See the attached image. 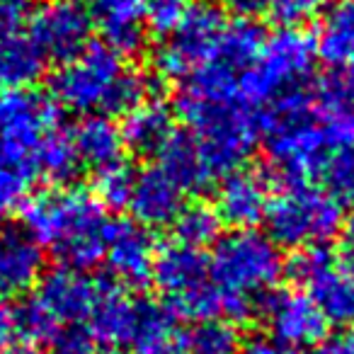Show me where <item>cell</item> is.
<instances>
[{
  "instance_id": "1",
  "label": "cell",
  "mask_w": 354,
  "mask_h": 354,
  "mask_svg": "<svg viewBox=\"0 0 354 354\" xmlns=\"http://www.w3.org/2000/svg\"><path fill=\"white\" fill-rule=\"evenodd\" d=\"M22 226L66 270L85 272L104 260L109 218L104 204L83 189L41 192L25 204Z\"/></svg>"
},
{
  "instance_id": "2",
  "label": "cell",
  "mask_w": 354,
  "mask_h": 354,
  "mask_svg": "<svg viewBox=\"0 0 354 354\" xmlns=\"http://www.w3.org/2000/svg\"><path fill=\"white\" fill-rule=\"evenodd\" d=\"M148 93V80L104 44H90L51 78L54 102L85 117H127L146 102Z\"/></svg>"
},
{
  "instance_id": "3",
  "label": "cell",
  "mask_w": 354,
  "mask_h": 354,
  "mask_svg": "<svg viewBox=\"0 0 354 354\" xmlns=\"http://www.w3.org/2000/svg\"><path fill=\"white\" fill-rule=\"evenodd\" d=\"M212 281L221 296V315L228 323H245L284 274L277 245L262 233L233 231L218 238L209 257Z\"/></svg>"
},
{
  "instance_id": "4",
  "label": "cell",
  "mask_w": 354,
  "mask_h": 354,
  "mask_svg": "<svg viewBox=\"0 0 354 354\" xmlns=\"http://www.w3.org/2000/svg\"><path fill=\"white\" fill-rule=\"evenodd\" d=\"M177 112L189 124V136L197 143V153L209 180H223L236 170L255 148L260 136V112L243 100L231 102H202L177 95Z\"/></svg>"
},
{
  "instance_id": "5",
  "label": "cell",
  "mask_w": 354,
  "mask_h": 354,
  "mask_svg": "<svg viewBox=\"0 0 354 354\" xmlns=\"http://www.w3.org/2000/svg\"><path fill=\"white\" fill-rule=\"evenodd\" d=\"M151 279L175 318L204 323L221 315V296L212 281L209 255L199 248L177 241L162 248L153 262Z\"/></svg>"
},
{
  "instance_id": "6",
  "label": "cell",
  "mask_w": 354,
  "mask_h": 354,
  "mask_svg": "<svg viewBox=\"0 0 354 354\" xmlns=\"http://www.w3.org/2000/svg\"><path fill=\"white\" fill-rule=\"evenodd\" d=\"M318 59L315 37L301 27H284L267 37L257 61L241 78V97L250 107L270 104L281 93L304 88Z\"/></svg>"
},
{
  "instance_id": "7",
  "label": "cell",
  "mask_w": 354,
  "mask_h": 354,
  "mask_svg": "<svg viewBox=\"0 0 354 354\" xmlns=\"http://www.w3.org/2000/svg\"><path fill=\"white\" fill-rule=\"evenodd\" d=\"M267 233L274 245L299 250L306 245H328L342 226V204L325 189L310 185L279 189L265 214Z\"/></svg>"
},
{
  "instance_id": "8",
  "label": "cell",
  "mask_w": 354,
  "mask_h": 354,
  "mask_svg": "<svg viewBox=\"0 0 354 354\" xmlns=\"http://www.w3.org/2000/svg\"><path fill=\"white\" fill-rule=\"evenodd\" d=\"M59 129L56 102L39 93L3 90L0 93V162L25 172L39 175L41 146Z\"/></svg>"
},
{
  "instance_id": "9",
  "label": "cell",
  "mask_w": 354,
  "mask_h": 354,
  "mask_svg": "<svg viewBox=\"0 0 354 354\" xmlns=\"http://www.w3.org/2000/svg\"><path fill=\"white\" fill-rule=\"evenodd\" d=\"M226 15L214 3H194L185 22L162 39L153 54L156 71L162 78H187L207 64L216 51L218 39L226 30Z\"/></svg>"
},
{
  "instance_id": "10",
  "label": "cell",
  "mask_w": 354,
  "mask_h": 354,
  "mask_svg": "<svg viewBox=\"0 0 354 354\" xmlns=\"http://www.w3.org/2000/svg\"><path fill=\"white\" fill-rule=\"evenodd\" d=\"M90 35V12H85L73 0H51L32 12L27 37L39 49L41 59L59 61L64 66L93 44Z\"/></svg>"
},
{
  "instance_id": "11",
  "label": "cell",
  "mask_w": 354,
  "mask_h": 354,
  "mask_svg": "<svg viewBox=\"0 0 354 354\" xmlns=\"http://www.w3.org/2000/svg\"><path fill=\"white\" fill-rule=\"evenodd\" d=\"M257 313L270 325L272 337L289 347H318L328 333V320L304 291H270L257 304Z\"/></svg>"
},
{
  "instance_id": "12",
  "label": "cell",
  "mask_w": 354,
  "mask_h": 354,
  "mask_svg": "<svg viewBox=\"0 0 354 354\" xmlns=\"http://www.w3.org/2000/svg\"><path fill=\"white\" fill-rule=\"evenodd\" d=\"M156 243L148 228L136 221H109L104 241V260L117 284L141 289L151 281L156 262Z\"/></svg>"
},
{
  "instance_id": "13",
  "label": "cell",
  "mask_w": 354,
  "mask_h": 354,
  "mask_svg": "<svg viewBox=\"0 0 354 354\" xmlns=\"http://www.w3.org/2000/svg\"><path fill=\"white\" fill-rule=\"evenodd\" d=\"M185 189L167 177L160 167H143L133 172L131 194H129V212L143 228L175 226L177 216L187 207Z\"/></svg>"
},
{
  "instance_id": "14",
  "label": "cell",
  "mask_w": 354,
  "mask_h": 354,
  "mask_svg": "<svg viewBox=\"0 0 354 354\" xmlns=\"http://www.w3.org/2000/svg\"><path fill=\"white\" fill-rule=\"evenodd\" d=\"M270 187L267 177L262 172L252 170H236L226 175L218 185L216 192V209L221 223H228L236 231H248L265 221L267 207H270Z\"/></svg>"
},
{
  "instance_id": "15",
  "label": "cell",
  "mask_w": 354,
  "mask_h": 354,
  "mask_svg": "<svg viewBox=\"0 0 354 354\" xmlns=\"http://www.w3.org/2000/svg\"><path fill=\"white\" fill-rule=\"evenodd\" d=\"M97 294L100 279H90L85 277V272L61 267L39 281L35 299L64 328V325H78L80 320H88Z\"/></svg>"
},
{
  "instance_id": "16",
  "label": "cell",
  "mask_w": 354,
  "mask_h": 354,
  "mask_svg": "<svg viewBox=\"0 0 354 354\" xmlns=\"http://www.w3.org/2000/svg\"><path fill=\"white\" fill-rule=\"evenodd\" d=\"M44 272V252L25 226L0 228V299L22 296Z\"/></svg>"
},
{
  "instance_id": "17",
  "label": "cell",
  "mask_w": 354,
  "mask_h": 354,
  "mask_svg": "<svg viewBox=\"0 0 354 354\" xmlns=\"http://www.w3.org/2000/svg\"><path fill=\"white\" fill-rule=\"evenodd\" d=\"M138 304L124 294V289L112 279H100V294L90 313V335L104 347H124L131 344L138 320Z\"/></svg>"
},
{
  "instance_id": "18",
  "label": "cell",
  "mask_w": 354,
  "mask_h": 354,
  "mask_svg": "<svg viewBox=\"0 0 354 354\" xmlns=\"http://www.w3.org/2000/svg\"><path fill=\"white\" fill-rule=\"evenodd\" d=\"M90 20L97 22L104 37V46L119 56H129L141 49L146 39V0H88Z\"/></svg>"
},
{
  "instance_id": "19",
  "label": "cell",
  "mask_w": 354,
  "mask_h": 354,
  "mask_svg": "<svg viewBox=\"0 0 354 354\" xmlns=\"http://www.w3.org/2000/svg\"><path fill=\"white\" fill-rule=\"evenodd\" d=\"M73 143L75 158L80 162V170H93L95 175L119 165L124 156L122 129L112 124L107 117H85L73 131H68Z\"/></svg>"
},
{
  "instance_id": "20",
  "label": "cell",
  "mask_w": 354,
  "mask_h": 354,
  "mask_svg": "<svg viewBox=\"0 0 354 354\" xmlns=\"http://www.w3.org/2000/svg\"><path fill=\"white\" fill-rule=\"evenodd\" d=\"M315 117L328 129L330 138L354 136V75L333 71L323 75L310 90Z\"/></svg>"
},
{
  "instance_id": "21",
  "label": "cell",
  "mask_w": 354,
  "mask_h": 354,
  "mask_svg": "<svg viewBox=\"0 0 354 354\" xmlns=\"http://www.w3.org/2000/svg\"><path fill=\"white\" fill-rule=\"evenodd\" d=\"M129 347L133 354H187L185 333L177 328V318L165 306L141 301L138 304L136 330Z\"/></svg>"
},
{
  "instance_id": "22",
  "label": "cell",
  "mask_w": 354,
  "mask_h": 354,
  "mask_svg": "<svg viewBox=\"0 0 354 354\" xmlns=\"http://www.w3.org/2000/svg\"><path fill=\"white\" fill-rule=\"evenodd\" d=\"M172 112L160 102H143L131 114H127L122 127L124 146L138 156H158L175 133Z\"/></svg>"
},
{
  "instance_id": "23",
  "label": "cell",
  "mask_w": 354,
  "mask_h": 354,
  "mask_svg": "<svg viewBox=\"0 0 354 354\" xmlns=\"http://www.w3.org/2000/svg\"><path fill=\"white\" fill-rule=\"evenodd\" d=\"M315 49L335 68L354 66V0H337L323 12Z\"/></svg>"
},
{
  "instance_id": "24",
  "label": "cell",
  "mask_w": 354,
  "mask_h": 354,
  "mask_svg": "<svg viewBox=\"0 0 354 354\" xmlns=\"http://www.w3.org/2000/svg\"><path fill=\"white\" fill-rule=\"evenodd\" d=\"M306 291L328 325H339V328L354 325V274L337 267V260Z\"/></svg>"
},
{
  "instance_id": "25",
  "label": "cell",
  "mask_w": 354,
  "mask_h": 354,
  "mask_svg": "<svg viewBox=\"0 0 354 354\" xmlns=\"http://www.w3.org/2000/svg\"><path fill=\"white\" fill-rule=\"evenodd\" d=\"M44 68L39 49L27 35L0 30V88L27 90Z\"/></svg>"
},
{
  "instance_id": "26",
  "label": "cell",
  "mask_w": 354,
  "mask_h": 354,
  "mask_svg": "<svg viewBox=\"0 0 354 354\" xmlns=\"http://www.w3.org/2000/svg\"><path fill=\"white\" fill-rule=\"evenodd\" d=\"M160 158V170L167 177H172L185 192H192V189L207 187L212 180H209L207 170L202 165V158L197 153V143L189 133L175 131L170 141L162 146V151L158 153Z\"/></svg>"
},
{
  "instance_id": "27",
  "label": "cell",
  "mask_w": 354,
  "mask_h": 354,
  "mask_svg": "<svg viewBox=\"0 0 354 354\" xmlns=\"http://www.w3.org/2000/svg\"><path fill=\"white\" fill-rule=\"evenodd\" d=\"M226 6L241 15V20L267 17L279 30L284 27H301L315 17L323 8V0H226Z\"/></svg>"
},
{
  "instance_id": "28",
  "label": "cell",
  "mask_w": 354,
  "mask_h": 354,
  "mask_svg": "<svg viewBox=\"0 0 354 354\" xmlns=\"http://www.w3.org/2000/svg\"><path fill=\"white\" fill-rule=\"evenodd\" d=\"M320 177H323L325 192L335 202L354 204V136L333 141Z\"/></svg>"
},
{
  "instance_id": "29",
  "label": "cell",
  "mask_w": 354,
  "mask_h": 354,
  "mask_svg": "<svg viewBox=\"0 0 354 354\" xmlns=\"http://www.w3.org/2000/svg\"><path fill=\"white\" fill-rule=\"evenodd\" d=\"M187 354H241L238 330L228 320H204L185 333Z\"/></svg>"
},
{
  "instance_id": "30",
  "label": "cell",
  "mask_w": 354,
  "mask_h": 354,
  "mask_svg": "<svg viewBox=\"0 0 354 354\" xmlns=\"http://www.w3.org/2000/svg\"><path fill=\"white\" fill-rule=\"evenodd\" d=\"M37 172L49 177L51 183H59V185L71 183V180L78 175L80 162H78V158H75L68 131L56 129V131L46 138V143L41 146V153H39Z\"/></svg>"
},
{
  "instance_id": "31",
  "label": "cell",
  "mask_w": 354,
  "mask_h": 354,
  "mask_svg": "<svg viewBox=\"0 0 354 354\" xmlns=\"http://www.w3.org/2000/svg\"><path fill=\"white\" fill-rule=\"evenodd\" d=\"M218 231H221V218H218L216 209L209 204H192L185 207L183 214L175 221V236L177 243L189 248H199L218 241Z\"/></svg>"
},
{
  "instance_id": "32",
  "label": "cell",
  "mask_w": 354,
  "mask_h": 354,
  "mask_svg": "<svg viewBox=\"0 0 354 354\" xmlns=\"http://www.w3.org/2000/svg\"><path fill=\"white\" fill-rule=\"evenodd\" d=\"M15 328L17 339H22L30 347H37V344L54 342L61 325L46 313V308L35 296H30V299H25L22 304L15 306Z\"/></svg>"
},
{
  "instance_id": "33",
  "label": "cell",
  "mask_w": 354,
  "mask_h": 354,
  "mask_svg": "<svg viewBox=\"0 0 354 354\" xmlns=\"http://www.w3.org/2000/svg\"><path fill=\"white\" fill-rule=\"evenodd\" d=\"M335 265V252L328 245H306L291 252V257L284 262V274L289 281L301 289H308L325 270Z\"/></svg>"
},
{
  "instance_id": "34",
  "label": "cell",
  "mask_w": 354,
  "mask_h": 354,
  "mask_svg": "<svg viewBox=\"0 0 354 354\" xmlns=\"http://www.w3.org/2000/svg\"><path fill=\"white\" fill-rule=\"evenodd\" d=\"M192 6L194 0H146V12H143L146 30L165 39L183 25Z\"/></svg>"
},
{
  "instance_id": "35",
  "label": "cell",
  "mask_w": 354,
  "mask_h": 354,
  "mask_svg": "<svg viewBox=\"0 0 354 354\" xmlns=\"http://www.w3.org/2000/svg\"><path fill=\"white\" fill-rule=\"evenodd\" d=\"M97 177V199L104 207L122 209L129 204V194H131V183H133V172L129 170L124 162L109 167V170L100 172Z\"/></svg>"
},
{
  "instance_id": "36",
  "label": "cell",
  "mask_w": 354,
  "mask_h": 354,
  "mask_svg": "<svg viewBox=\"0 0 354 354\" xmlns=\"http://www.w3.org/2000/svg\"><path fill=\"white\" fill-rule=\"evenodd\" d=\"M30 180L32 177H27L25 172L0 162V221L6 216H10L25 202L27 189H30Z\"/></svg>"
},
{
  "instance_id": "37",
  "label": "cell",
  "mask_w": 354,
  "mask_h": 354,
  "mask_svg": "<svg viewBox=\"0 0 354 354\" xmlns=\"http://www.w3.org/2000/svg\"><path fill=\"white\" fill-rule=\"evenodd\" d=\"M51 354H95V339L88 328L66 325L51 342Z\"/></svg>"
},
{
  "instance_id": "38",
  "label": "cell",
  "mask_w": 354,
  "mask_h": 354,
  "mask_svg": "<svg viewBox=\"0 0 354 354\" xmlns=\"http://www.w3.org/2000/svg\"><path fill=\"white\" fill-rule=\"evenodd\" d=\"M241 354H299V349L279 342L272 335H255L243 344Z\"/></svg>"
},
{
  "instance_id": "39",
  "label": "cell",
  "mask_w": 354,
  "mask_h": 354,
  "mask_svg": "<svg viewBox=\"0 0 354 354\" xmlns=\"http://www.w3.org/2000/svg\"><path fill=\"white\" fill-rule=\"evenodd\" d=\"M17 339L15 328V306H10L6 299H0V354H6L12 349Z\"/></svg>"
},
{
  "instance_id": "40",
  "label": "cell",
  "mask_w": 354,
  "mask_h": 354,
  "mask_svg": "<svg viewBox=\"0 0 354 354\" xmlns=\"http://www.w3.org/2000/svg\"><path fill=\"white\" fill-rule=\"evenodd\" d=\"M27 10V0H0V30H15Z\"/></svg>"
},
{
  "instance_id": "41",
  "label": "cell",
  "mask_w": 354,
  "mask_h": 354,
  "mask_svg": "<svg viewBox=\"0 0 354 354\" xmlns=\"http://www.w3.org/2000/svg\"><path fill=\"white\" fill-rule=\"evenodd\" d=\"M313 354H354V328L333 339H323Z\"/></svg>"
},
{
  "instance_id": "42",
  "label": "cell",
  "mask_w": 354,
  "mask_h": 354,
  "mask_svg": "<svg viewBox=\"0 0 354 354\" xmlns=\"http://www.w3.org/2000/svg\"><path fill=\"white\" fill-rule=\"evenodd\" d=\"M344 233H347L349 245H354V207H352V212H349V216L344 218Z\"/></svg>"
},
{
  "instance_id": "43",
  "label": "cell",
  "mask_w": 354,
  "mask_h": 354,
  "mask_svg": "<svg viewBox=\"0 0 354 354\" xmlns=\"http://www.w3.org/2000/svg\"><path fill=\"white\" fill-rule=\"evenodd\" d=\"M6 354H41L37 347H30V344H20V347H12V349H8Z\"/></svg>"
},
{
  "instance_id": "44",
  "label": "cell",
  "mask_w": 354,
  "mask_h": 354,
  "mask_svg": "<svg viewBox=\"0 0 354 354\" xmlns=\"http://www.w3.org/2000/svg\"><path fill=\"white\" fill-rule=\"evenodd\" d=\"M102 354H122V352H117V349H109V352H102Z\"/></svg>"
},
{
  "instance_id": "45",
  "label": "cell",
  "mask_w": 354,
  "mask_h": 354,
  "mask_svg": "<svg viewBox=\"0 0 354 354\" xmlns=\"http://www.w3.org/2000/svg\"><path fill=\"white\" fill-rule=\"evenodd\" d=\"M352 75H354V66H352Z\"/></svg>"
},
{
  "instance_id": "46",
  "label": "cell",
  "mask_w": 354,
  "mask_h": 354,
  "mask_svg": "<svg viewBox=\"0 0 354 354\" xmlns=\"http://www.w3.org/2000/svg\"><path fill=\"white\" fill-rule=\"evenodd\" d=\"M73 3H75V0H73Z\"/></svg>"
}]
</instances>
